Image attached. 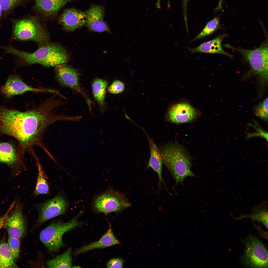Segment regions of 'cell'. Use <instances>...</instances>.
<instances>
[{
    "label": "cell",
    "mask_w": 268,
    "mask_h": 268,
    "mask_svg": "<svg viewBox=\"0 0 268 268\" xmlns=\"http://www.w3.org/2000/svg\"><path fill=\"white\" fill-rule=\"evenodd\" d=\"M220 16H217L208 22L201 31L192 40V41L207 36L220 29Z\"/></svg>",
    "instance_id": "cell-24"
},
{
    "label": "cell",
    "mask_w": 268,
    "mask_h": 268,
    "mask_svg": "<svg viewBox=\"0 0 268 268\" xmlns=\"http://www.w3.org/2000/svg\"><path fill=\"white\" fill-rule=\"evenodd\" d=\"M108 84L107 81L100 78L95 79L92 83L94 98L102 109L105 105L106 91Z\"/></svg>",
    "instance_id": "cell-20"
},
{
    "label": "cell",
    "mask_w": 268,
    "mask_h": 268,
    "mask_svg": "<svg viewBox=\"0 0 268 268\" xmlns=\"http://www.w3.org/2000/svg\"><path fill=\"white\" fill-rule=\"evenodd\" d=\"M82 211L71 220L64 222H53L43 229L40 235V241L50 251L56 252L64 246L62 237L66 232L81 226L83 223L78 220Z\"/></svg>",
    "instance_id": "cell-3"
},
{
    "label": "cell",
    "mask_w": 268,
    "mask_h": 268,
    "mask_svg": "<svg viewBox=\"0 0 268 268\" xmlns=\"http://www.w3.org/2000/svg\"><path fill=\"white\" fill-rule=\"evenodd\" d=\"M12 35L16 40H31L42 44L48 43L49 39L44 26L34 17L16 21L13 25Z\"/></svg>",
    "instance_id": "cell-4"
},
{
    "label": "cell",
    "mask_w": 268,
    "mask_h": 268,
    "mask_svg": "<svg viewBox=\"0 0 268 268\" xmlns=\"http://www.w3.org/2000/svg\"><path fill=\"white\" fill-rule=\"evenodd\" d=\"M9 213L4 225L9 236L19 239L23 237L26 230V220L22 212L23 206L18 201Z\"/></svg>",
    "instance_id": "cell-10"
},
{
    "label": "cell",
    "mask_w": 268,
    "mask_h": 268,
    "mask_svg": "<svg viewBox=\"0 0 268 268\" xmlns=\"http://www.w3.org/2000/svg\"><path fill=\"white\" fill-rule=\"evenodd\" d=\"M144 132L147 138L149 144L150 156L147 167L151 168L157 174L159 179V187L160 189L162 183L165 185L162 176L163 159L160 148L157 146L153 140Z\"/></svg>",
    "instance_id": "cell-15"
},
{
    "label": "cell",
    "mask_w": 268,
    "mask_h": 268,
    "mask_svg": "<svg viewBox=\"0 0 268 268\" xmlns=\"http://www.w3.org/2000/svg\"><path fill=\"white\" fill-rule=\"evenodd\" d=\"M125 84L119 80L114 81L107 89L109 93L113 94H117L122 93L125 89Z\"/></svg>",
    "instance_id": "cell-28"
},
{
    "label": "cell",
    "mask_w": 268,
    "mask_h": 268,
    "mask_svg": "<svg viewBox=\"0 0 268 268\" xmlns=\"http://www.w3.org/2000/svg\"><path fill=\"white\" fill-rule=\"evenodd\" d=\"M222 1L223 0H219L218 5L216 8L217 10L221 8Z\"/></svg>",
    "instance_id": "cell-34"
},
{
    "label": "cell",
    "mask_w": 268,
    "mask_h": 268,
    "mask_svg": "<svg viewBox=\"0 0 268 268\" xmlns=\"http://www.w3.org/2000/svg\"><path fill=\"white\" fill-rule=\"evenodd\" d=\"M34 158L37 167L38 176L34 195L36 196L40 194H48L49 190L47 177L37 157Z\"/></svg>",
    "instance_id": "cell-21"
},
{
    "label": "cell",
    "mask_w": 268,
    "mask_h": 268,
    "mask_svg": "<svg viewBox=\"0 0 268 268\" xmlns=\"http://www.w3.org/2000/svg\"><path fill=\"white\" fill-rule=\"evenodd\" d=\"M7 243L14 260L19 257L20 245V239L9 236Z\"/></svg>",
    "instance_id": "cell-27"
},
{
    "label": "cell",
    "mask_w": 268,
    "mask_h": 268,
    "mask_svg": "<svg viewBox=\"0 0 268 268\" xmlns=\"http://www.w3.org/2000/svg\"><path fill=\"white\" fill-rule=\"evenodd\" d=\"M120 243L114 236L111 226L109 224L108 230L99 240L78 249L75 252L74 254L75 255H77L94 249L106 248L119 244Z\"/></svg>",
    "instance_id": "cell-17"
},
{
    "label": "cell",
    "mask_w": 268,
    "mask_h": 268,
    "mask_svg": "<svg viewBox=\"0 0 268 268\" xmlns=\"http://www.w3.org/2000/svg\"><path fill=\"white\" fill-rule=\"evenodd\" d=\"M163 162L170 171L176 185L182 183L187 177H195L191 170V164L188 155L180 146L175 144L165 145L160 148Z\"/></svg>",
    "instance_id": "cell-2"
},
{
    "label": "cell",
    "mask_w": 268,
    "mask_h": 268,
    "mask_svg": "<svg viewBox=\"0 0 268 268\" xmlns=\"http://www.w3.org/2000/svg\"><path fill=\"white\" fill-rule=\"evenodd\" d=\"M2 93L8 98L21 95L28 92L49 93L58 94L57 91L46 88H37L31 86L25 83L18 76L11 75L8 78L1 88Z\"/></svg>",
    "instance_id": "cell-11"
},
{
    "label": "cell",
    "mask_w": 268,
    "mask_h": 268,
    "mask_svg": "<svg viewBox=\"0 0 268 268\" xmlns=\"http://www.w3.org/2000/svg\"><path fill=\"white\" fill-rule=\"evenodd\" d=\"M228 36L226 34H222L211 40L201 44L197 47L193 48H189L188 49L192 53L201 52L219 53L232 58L233 56L224 51L222 46L223 40Z\"/></svg>",
    "instance_id": "cell-16"
},
{
    "label": "cell",
    "mask_w": 268,
    "mask_h": 268,
    "mask_svg": "<svg viewBox=\"0 0 268 268\" xmlns=\"http://www.w3.org/2000/svg\"><path fill=\"white\" fill-rule=\"evenodd\" d=\"M131 206L130 202L124 195L112 189L98 195L92 204L93 208L96 211L105 214L121 211Z\"/></svg>",
    "instance_id": "cell-7"
},
{
    "label": "cell",
    "mask_w": 268,
    "mask_h": 268,
    "mask_svg": "<svg viewBox=\"0 0 268 268\" xmlns=\"http://www.w3.org/2000/svg\"><path fill=\"white\" fill-rule=\"evenodd\" d=\"M87 17L86 24L92 31L109 32V26L104 20L105 9L103 6L92 4L85 12Z\"/></svg>",
    "instance_id": "cell-14"
},
{
    "label": "cell",
    "mask_w": 268,
    "mask_h": 268,
    "mask_svg": "<svg viewBox=\"0 0 268 268\" xmlns=\"http://www.w3.org/2000/svg\"><path fill=\"white\" fill-rule=\"evenodd\" d=\"M0 162L5 164L12 168L16 164L22 168L23 165V160L14 146L6 142H0Z\"/></svg>",
    "instance_id": "cell-18"
},
{
    "label": "cell",
    "mask_w": 268,
    "mask_h": 268,
    "mask_svg": "<svg viewBox=\"0 0 268 268\" xmlns=\"http://www.w3.org/2000/svg\"><path fill=\"white\" fill-rule=\"evenodd\" d=\"M68 203L62 193L43 203L37 205L39 216L36 225L42 224L48 220L65 214Z\"/></svg>",
    "instance_id": "cell-8"
},
{
    "label": "cell",
    "mask_w": 268,
    "mask_h": 268,
    "mask_svg": "<svg viewBox=\"0 0 268 268\" xmlns=\"http://www.w3.org/2000/svg\"><path fill=\"white\" fill-rule=\"evenodd\" d=\"M6 53L16 56L29 65L38 64L47 67H55L66 64L69 56L66 49L57 44H43L35 51L29 53L18 50L11 46H2Z\"/></svg>",
    "instance_id": "cell-1"
},
{
    "label": "cell",
    "mask_w": 268,
    "mask_h": 268,
    "mask_svg": "<svg viewBox=\"0 0 268 268\" xmlns=\"http://www.w3.org/2000/svg\"><path fill=\"white\" fill-rule=\"evenodd\" d=\"M73 0H35V8L42 14L50 16L57 13L65 5Z\"/></svg>",
    "instance_id": "cell-19"
},
{
    "label": "cell",
    "mask_w": 268,
    "mask_h": 268,
    "mask_svg": "<svg viewBox=\"0 0 268 268\" xmlns=\"http://www.w3.org/2000/svg\"><path fill=\"white\" fill-rule=\"evenodd\" d=\"M243 242L245 247L241 259L244 266L246 267L268 268V249L261 240L250 233Z\"/></svg>",
    "instance_id": "cell-5"
},
{
    "label": "cell",
    "mask_w": 268,
    "mask_h": 268,
    "mask_svg": "<svg viewBox=\"0 0 268 268\" xmlns=\"http://www.w3.org/2000/svg\"><path fill=\"white\" fill-rule=\"evenodd\" d=\"M15 202V201H14L10 205L4 215L0 218V229L4 226L7 217L9 213L14 206Z\"/></svg>",
    "instance_id": "cell-31"
},
{
    "label": "cell",
    "mask_w": 268,
    "mask_h": 268,
    "mask_svg": "<svg viewBox=\"0 0 268 268\" xmlns=\"http://www.w3.org/2000/svg\"><path fill=\"white\" fill-rule=\"evenodd\" d=\"M244 218H250L253 220L261 222L268 229V211L266 208L255 210L251 214L242 215L235 218L237 219Z\"/></svg>",
    "instance_id": "cell-25"
},
{
    "label": "cell",
    "mask_w": 268,
    "mask_h": 268,
    "mask_svg": "<svg viewBox=\"0 0 268 268\" xmlns=\"http://www.w3.org/2000/svg\"><path fill=\"white\" fill-rule=\"evenodd\" d=\"M55 70L56 77L59 83L81 94L85 99L90 110H91L92 102L80 87L79 74L77 71L65 64L55 66Z\"/></svg>",
    "instance_id": "cell-9"
},
{
    "label": "cell",
    "mask_w": 268,
    "mask_h": 268,
    "mask_svg": "<svg viewBox=\"0 0 268 268\" xmlns=\"http://www.w3.org/2000/svg\"><path fill=\"white\" fill-rule=\"evenodd\" d=\"M268 97L258 103L253 109L254 114L265 121L268 120Z\"/></svg>",
    "instance_id": "cell-26"
},
{
    "label": "cell",
    "mask_w": 268,
    "mask_h": 268,
    "mask_svg": "<svg viewBox=\"0 0 268 268\" xmlns=\"http://www.w3.org/2000/svg\"><path fill=\"white\" fill-rule=\"evenodd\" d=\"M196 110L190 104L182 102L175 104L168 109L167 119L171 122L181 124L192 121L196 117Z\"/></svg>",
    "instance_id": "cell-12"
},
{
    "label": "cell",
    "mask_w": 268,
    "mask_h": 268,
    "mask_svg": "<svg viewBox=\"0 0 268 268\" xmlns=\"http://www.w3.org/2000/svg\"><path fill=\"white\" fill-rule=\"evenodd\" d=\"M256 129H257L258 132L256 133H253L249 135V137L253 136H260L264 137L268 141V134L266 133L259 127L256 128Z\"/></svg>",
    "instance_id": "cell-32"
},
{
    "label": "cell",
    "mask_w": 268,
    "mask_h": 268,
    "mask_svg": "<svg viewBox=\"0 0 268 268\" xmlns=\"http://www.w3.org/2000/svg\"><path fill=\"white\" fill-rule=\"evenodd\" d=\"M58 21L65 30L73 31L86 24L87 17L85 12L71 8L64 11Z\"/></svg>",
    "instance_id": "cell-13"
},
{
    "label": "cell",
    "mask_w": 268,
    "mask_h": 268,
    "mask_svg": "<svg viewBox=\"0 0 268 268\" xmlns=\"http://www.w3.org/2000/svg\"><path fill=\"white\" fill-rule=\"evenodd\" d=\"M22 0H0L2 11H6L20 4Z\"/></svg>",
    "instance_id": "cell-29"
},
{
    "label": "cell",
    "mask_w": 268,
    "mask_h": 268,
    "mask_svg": "<svg viewBox=\"0 0 268 268\" xmlns=\"http://www.w3.org/2000/svg\"><path fill=\"white\" fill-rule=\"evenodd\" d=\"M2 9L1 8V6H0V19H1V15H2Z\"/></svg>",
    "instance_id": "cell-35"
},
{
    "label": "cell",
    "mask_w": 268,
    "mask_h": 268,
    "mask_svg": "<svg viewBox=\"0 0 268 268\" xmlns=\"http://www.w3.org/2000/svg\"><path fill=\"white\" fill-rule=\"evenodd\" d=\"M124 263L123 260L121 259L114 258L109 260L106 266L108 268H123Z\"/></svg>",
    "instance_id": "cell-30"
},
{
    "label": "cell",
    "mask_w": 268,
    "mask_h": 268,
    "mask_svg": "<svg viewBox=\"0 0 268 268\" xmlns=\"http://www.w3.org/2000/svg\"><path fill=\"white\" fill-rule=\"evenodd\" d=\"M8 243L0 241V268H17Z\"/></svg>",
    "instance_id": "cell-23"
},
{
    "label": "cell",
    "mask_w": 268,
    "mask_h": 268,
    "mask_svg": "<svg viewBox=\"0 0 268 268\" xmlns=\"http://www.w3.org/2000/svg\"><path fill=\"white\" fill-rule=\"evenodd\" d=\"M225 46L229 48L237 50L242 54L244 59L249 64L250 71L259 75L261 82L264 83L268 79V45L265 42L259 47L253 50L236 48L229 44Z\"/></svg>",
    "instance_id": "cell-6"
},
{
    "label": "cell",
    "mask_w": 268,
    "mask_h": 268,
    "mask_svg": "<svg viewBox=\"0 0 268 268\" xmlns=\"http://www.w3.org/2000/svg\"><path fill=\"white\" fill-rule=\"evenodd\" d=\"M47 266L49 268H71L72 266L71 249L69 248L63 254L47 261Z\"/></svg>",
    "instance_id": "cell-22"
},
{
    "label": "cell",
    "mask_w": 268,
    "mask_h": 268,
    "mask_svg": "<svg viewBox=\"0 0 268 268\" xmlns=\"http://www.w3.org/2000/svg\"><path fill=\"white\" fill-rule=\"evenodd\" d=\"M188 0H183V16L186 28H188L187 23V6Z\"/></svg>",
    "instance_id": "cell-33"
}]
</instances>
